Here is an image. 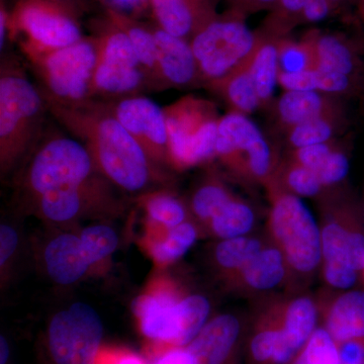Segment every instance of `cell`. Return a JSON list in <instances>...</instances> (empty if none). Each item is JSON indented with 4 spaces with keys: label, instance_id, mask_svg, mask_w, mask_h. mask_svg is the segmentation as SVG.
<instances>
[{
    "label": "cell",
    "instance_id": "obj_24",
    "mask_svg": "<svg viewBox=\"0 0 364 364\" xmlns=\"http://www.w3.org/2000/svg\"><path fill=\"white\" fill-rule=\"evenodd\" d=\"M326 330L338 343L364 339V291H349L332 304Z\"/></svg>",
    "mask_w": 364,
    "mask_h": 364
},
{
    "label": "cell",
    "instance_id": "obj_6",
    "mask_svg": "<svg viewBox=\"0 0 364 364\" xmlns=\"http://www.w3.org/2000/svg\"><path fill=\"white\" fill-rule=\"evenodd\" d=\"M134 308L146 337L176 347L188 346L196 338L210 311L205 296L191 294L179 299L168 289L141 296Z\"/></svg>",
    "mask_w": 364,
    "mask_h": 364
},
{
    "label": "cell",
    "instance_id": "obj_32",
    "mask_svg": "<svg viewBox=\"0 0 364 364\" xmlns=\"http://www.w3.org/2000/svg\"><path fill=\"white\" fill-rule=\"evenodd\" d=\"M141 202L151 221L168 229L186 221V210L183 203L171 193L166 191L149 193L141 198Z\"/></svg>",
    "mask_w": 364,
    "mask_h": 364
},
{
    "label": "cell",
    "instance_id": "obj_31",
    "mask_svg": "<svg viewBox=\"0 0 364 364\" xmlns=\"http://www.w3.org/2000/svg\"><path fill=\"white\" fill-rule=\"evenodd\" d=\"M198 238L195 226L184 222L169 229L166 238L156 242L151 247V255L160 264H168L188 252Z\"/></svg>",
    "mask_w": 364,
    "mask_h": 364
},
{
    "label": "cell",
    "instance_id": "obj_7",
    "mask_svg": "<svg viewBox=\"0 0 364 364\" xmlns=\"http://www.w3.org/2000/svg\"><path fill=\"white\" fill-rule=\"evenodd\" d=\"M92 38L97 53L91 80L92 100H117L149 90L145 72L126 33L107 20Z\"/></svg>",
    "mask_w": 364,
    "mask_h": 364
},
{
    "label": "cell",
    "instance_id": "obj_52",
    "mask_svg": "<svg viewBox=\"0 0 364 364\" xmlns=\"http://www.w3.org/2000/svg\"><path fill=\"white\" fill-rule=\"evenodd\" d=\"M363 26H364V23H363ZM361 48H363V53H364V33H363V46H361Z\"/></svg>",
    "mask_w": 364,
    "mask_h": 364
},
{
    "label": "cell",
    "instance_id": "obj_22",
    "mask_svg": "<svg viewBox=\"0 0 364 364\" xmlns=\"http://www.w3.org/2000/svg\"><path fill=\"white\" fill-rule=\"evenodd\" d=\"M107 20L126 33L147 77L149 90L164 88L158 68L157 46L152 28L142 25L129 14L107 7Z\"/></svg>",
    "mask_w": 364,
    "mask_h": 364
},
{
    "label": "cell",
    "instance_id": "obj_14",
    "mask_svg": "<svg viewBox=\"0 0 364 364\" xmlns=\"http://www.w3.org/2000/svg\"><path fill=\"white\" fill-rule=\"evenodd\" d=\"M349 215L344 221L327 223L321 231L324 273L364 270V233Z\"/></svg>",
    "mask_w": 364,
    "mask_h": 364
},
{
    "label": "cell",
    "instance_id": "obj_17",
    "mask_svg": "<svg viewBox=\"0 0 364 364\" xmlns=\"http://www.w3.org/2000/svg\"><path fill=\"white\" fill-rule=\"evenodd\" d=\"M308 33L315 49L317 69L342 74L364 86L363 48L338 33L318 30Z\"/></svg>",
    "mask_w": 364,
    "mask_h": 364
},
{
    "label": "cell",
    "instance_id": "obj_15",
    "mask_svg": "<svg viewBox=\"0 0 364 364\" xmlns=\"http://www.w3.org/2000/svg\"><path fill=\"white\" fill-rule=\"evenodd\" d=\"M150 7L159 28L188 41L219 16L217 0H150Z\"/></svg>",
    "mask_w": 364,
    "mask_h": 364
},
{
    "label": "cell",
    "instance_id": "obj_3",
    "mask_svg": "<svg viewBox=\"0 0 364 364\" xmlns=\"http://www.w3.org/2000/svg\"><path fill=\"white\" fill-rule=\"evenodd\" d=\"M33 72L42 82L45 97L62 104L75 105L91 98V80L97 63L95 39L82 40L54 50L20 46Z\"/></svg>",
    "mask_w": 364,
    "mask_h": 364
},
{
    "label": "cell",
    "instance_id": "obj_21",
    "mask_svg": "<svg viewBox=\"0 0 364 364\" xmlns=\"http://www.w3.org/2000/svg\"><path fill=\"white\" fill-rule=\"evenodd\" d=\"M46 270L53 282L70 286L79 282L91 267L79 236L60 234L46 246Z\"/></svg>",
    "mask_w": 364,
    "mask_h": 364
},
{
    "label": "cell",
    "instance_id": "obj_37",
    "mask_svg": "<svg viewBox=\"0 0 364 364\" xmlns=\"http://www.w3.org/2000/svg\"><path fill=\"white\" fill-rule=\"evenodd\" d=\"M284 181L291 195L299 198H314L324 188L313 170L306 168L294 160L284 169Z\"/></svg>",
    "mask_w": 364,
    "mask_h": 364
},
{
    "label": "cell",
    "instance_id": "obj_51",
    "mask_svg": "<svg viewBox=\"0 0 364 364\" xmlns=\"http://www.w3.org/2000/svg\"><path fill=\"white\" fill-rule=\"evenodd\" d=\"M51 1L58 2V4H65L67 6H70L71 0H51Z\"/></svg>",
    "mask_w": 364,
    "mask_h": 364
},
{
    "label": "cell",
    "instance_id": "obj_41",
    "mask_svg": "<svg viewBox=\"0 0 364 364\" xmlns=\"http://www.w3.org/2000/svg\"><path fill=\"white\" fill-rule=\"evenodd\" d=\"M334 14L328 0H309L301 14V26L326 20Z\"/></svg>",
    "mask_w": 364,
    "mask_h": 364
},
{
    "label": "cell",
    "instance_id": "obj_23",
    "mask_svg": "<svg viewBox=\"0 0 364 364\" xmlns=\"http://www.w3.org/2000/svg\"><path fill=\"white\" fill-rule=\"evenodd\" d=\"M251 57L227 75L203 85L218 97H222L231 107V112L245 116L261 107L250 70Z\"/></svg>",
    "mask_w": 364,
    "mask_h": 364
},
{
    "label": "cell",
    "instance_id": "obj_1",
    "mask_svg": "<svg viewBox=\"0 0 364 364\" xmlns=\"http://www.w3.org/2000/svg\"><path fill=\"white\" fill-rule=\"evenodd\" d=\"M44 97L48 112L85 146L97 168L111 183L136 193L159 179V168L104 100L69 105Z\"/></svg>",
    "mask_w": 364,
    "mask_h": 364
},
{
    "label": "cell",
    "instance_id": "obj_30",
    "mask_svg": "<svg viewBox=\"0 0 364 364\" xmlns=\"http://www.w3.org/2000/svg\"><path fill=\"white\" fill-rule=\"evenodd\" d=\"M277 52L279 72L299 73L317 69L315 49L309 33L299 42L289 38L277 40Z\"/></svg>",
    "mask_w": 364,
    "mask_h": 364
},
{
    "label": "cell",
    "instance_id": "obj_25",
    "mask_svg": "<svg viewBox=\"0 0 364 364\" xmlns=\"http://www.w3.org/2000/svg\"><path fill=\"white\" fill-rule=\"evenodd\" d=\"M250 70L261 105H267L272 100L279 76L277 40L261 35L259 45L251 57Z\"/></svg>",
    "mask_w": 364,
    "mask_h": 364
},
{
    "label": "cell",
    "instance_id": "obj_28",
    "mask_svg": "<svg viewBox=\"0 0 364 364\" xmlns=\"http://www.w3.org/2000/svg\"><path fill=\"white\" fill-rule=\"evenodd\" d=\"M309 0H277L268 11L260 30L263 37L273 40L287 38L289 33L301 26V14Z\"/></svg>",
    "mask_w": 364,
    "mask_h": 364
},
{
    "label": "cell",
    "instance_id": "obj_49",
    "mask_svg": "<svg viewBox=\"0 0 364 364\" xmlns=\"http://www.w3.org/2000/svg\"><path fill=\"white\" fill-rule=\"evenodd\" d=\"M116 364H145L140 358L136 355H126L119 358Z\"/></svg>",
    "mask_w": 364,
    "mask_h": 364
},
{
    "label": "cell",
    "instance_id": "obj_43",
    "mask_svg": "<svg viewBox=\"0 0 364 364\" xmlns=\"http://www.w3.org/2000/svg\"><path fill=\"white\" fill-rule=\"evenodd\" d=\"M277 0H232L233 7L231 11L246 16L247 14L269 11Z\"/></svg>",
    "mask_w": 364,
    "mask_h": 364
},
{
    "label": "cell",
    "instance_id": "obj_47",
    "mask_svg": "<svg viewBox=\"0 0 364 364\" xmlns=\"http://www.w3.org/2000/svg\"><path fill=\"white\" fill-rule=\"evenodd\" d=\"M11 355L9 341L4 335L0 336V364H6Z\"/></svg>",
    "mask_w": 364,
    "mask_h": 364
},
{
    "label": "cell",
    "instance_id": "obj_38",
    "mask_svg": "<svg viewBox=\"0 0 364 364\" xmlns=\"http://www.w3.org/2000/svg\"><path fill=\"white\" fill-rule=\"evenodd\" d=\"M349 172V159L346 153L337 146L324 162L316 170L322 186H333L346 178Z\"/></svg>",
    "mask_w": 364,
    "mask_h": 364
},
{
    "label": "cell",
    "instance_id": "obj_19",
    "mask_svg": "<svg viewBox=\"0 0 364 364\" xmlns=\"http://www.w3.org/2000/svg\"><path fill=\"white\" fill-rule=\"evenodd\" d=\"M240 334V323L232 315H221L207 323L186 347L193 364H224Z\"/></svg>",
    "mask_w": 364,
    "mask_h": 364
},
{
    "label": "cell",
    "instance_id": "obj_4",
    "mask_svg": "<svg viewBox=\"0 0 364 364\" xmlns=\"http://www.w3.org/2000/svg\"><path fill=\"white\" fill-rule=\"evenodd\" d=\"M105 178L82 143L73 136H47L33 150L23 186L30 200L52 189L86 186Z\"/></svg>",
    "mask_w": 364,
    "mask_h": 364
},
{
    "label": "cell",
    "instance_id": "obj_29",
    "mask_svg": "<svg viewBox=\"0 0 364 364\" xmlns=\"http://www.w3.org/2000/svg\"><path fill=\"white\" fill-rule=\"evenodd\" d=\"M254 222L255 215L252 208L233 198L210 220V226L214 233L225 240L247 234Z\"/></svg>",
    "mask_w": 364,
    "mask_h": 364
},
{
    "label": "cell",
    "instance_id": "obj_34",
    "mask_svg": "<svg viewBox=\"0 0 364 364\" xmlns=\"http://www.w3.org/2000/svg\"><path fill=\"white\" fill-rule=\"evenodd\" d=\"M83 251L90 265L97 264L111 256L119 245V236L107 225H92L81 232Z\"/></svg>",
    "mask_w": 364,
    "mask_h": 364
},
{
    "label": "cell",
    "instance_id": "obj_50",
    "mask_svg": "<svg viewBox=\"0 0 364 364\" xmlns=\"http://www.w3.org/2000/svg\"><path fill=\"white\" fill-rule=\"evenodd\" d=\"M356 14L361 23H364V0H356Z\"/></svg>",
    "mask_w": 364,
    "mask_h": 364
},
{
    "label": "cell",
    "instance_id": "obj_53",
    "mask_svg": "<svg viewBox=\"0 0 364 364\" xmlns=\"http://www.w3.org/2000/svg\"><path fill=\"white\" fill-rule=\"evenodd\" d=\"M363 272H364V270H363Z\"/></svg>",
    "mask_w": 364,
    "mask_h": 364
},
{
    "label": "cell",
    "instance_id": "obj_5",
    "mask_svg": "<svg viewBox=\"0 0 364 364\" xmlns=\"http://www.w3.org/2000/svg\"><path fill=\"white\" fill-rule=\"evenodd\" d=\"M261 41L245 23V16L231 11L218 16L189 41L203 85L227 75L247 61Z\"/></svg>",
    "mask_w": 364,
    "mask_h": 364
},
{
    "label": "cell",
    "instance_id": "obj_40",
    "mask_svg": "<svg viewBox=\"0 0 364 364\" xmlns=\"http://www.w3.org/2000/svg\"><path fill=\"white\" fill-rule=\"evenodd\" d=\"M279 329L263 330L256 334L251 342V353L254 359L264 363L272 360L279 340Z\"/></svg>",
    "mask_w": 364,
    "mask_h": 364
},
{
    "label": "cell",
    "instance_id": "obj_48",
    "mask_svg": "<svg viewBox=\"0 0 364 364\" xmlns=\"http://www.w3.org/2000/svg\"><path fill=\"white\" fill-rule=\"evenodd\" d=\"M328 1L331 4L334 14L338 13L341 9L348 6L349 4H353V6L356 4V0H328Z\"/></svg>",
    "mask_w": 364,
    "mask_h": 364
},
{
    "label": "cell",
    "instance_id": "obj_35",
    "mask_svg": "<svg viewBox=\"0 0 364 364\" xmlns=\"http://www.w3.org/2000/svg\"><path fill=\"white\" fill-rule=\"evenodd\" d=\"M233 198L222 182L210 179L193 193L191 208L198 219L210 221L228 202Z\"/></svg>",
    "mask_w": 364,
    "mask_h": 364
},
{
    "label": "cell",
    "instance_id": "obj_54",
    "mask_svg": "<svg viewBox=\"0 0 364 364\" xmlns=\"http://www.w3.org/2000/svg\"><path fill=\"white\" fill-rule=\"evenodd\" d=\"M340 364H341V363H340Z\"/></svg>",
    "mask_w": 364,
    "mask_h": 364
},
{
    "label": "cell",
    "instance_id": "obj_9",
    "mask_svg": "<svg viewBox=\"0 0 364 364\" xmlns=\"http://www.w3.org/2000/svg\"><path fill=\"white\" fill-rule=\"evenodd\" d=\"M7 36L18 46L60 49L82 40L70 6L51 0H18L9 14Z\"/></svg>",
    "mask_w": 364,
    "mask_h": 364
},
{
    "label": "cell",
    "instance_id": "obj_2",
    "mask_svg": "<svg viewBox=\"0 0 364 364\" xmlns=\"http://www.w3.org/2000/svg\"><path fill=\"white\" fill-rule=\"evenodd\" d=\"M47 104L42 90L13 57L0 65V164L13 168L41 138Z\"/></svg>",
    "mask_w": 364,
    "mask_h": 364
},
{
    "label": "cell",
    "instance_id": "obj_11",
    "mask_svg": "<svg viewBox=\"0 0 364 364\" xmlns=\"http://www.w3.org/2000/svg\"><path fill=\"white\" fill-rule=\"evenodd\" d=\"M104 335L100 316L85 303L72 304L50 322L48 345L56 364H95Z\"/></svg>",
    "mask_w": 364,
    "mask_h": 364
},
{
    "label": "cell",
    "instance_id": "obj_18",
    "mask_svg": "<svg viewBox=\"0 0 364 364\" xmlns=\"http://www.w3.org/2000/svg\"><path fill=\"white\" fill-rule=\"evenodd\" d=\"M277 116L286 130L320 117L345 116L339 97L318 91L286 90L277 102Z\"/></svg>",
    "mask_w": 364,
    "mask_h": 364
},
{
    "label": "cell",
    "instance_id": "obj_42",
    "mask_svg": "<svg viewBox=\"0 0 364 364\" xmlns=\"http://www.w3.org/2000/svg\"><path fill=\"white\" fill-rule=\"evenodd\" d=\"M18 245V235L9 225L0 227V267L4 268L16 252Z\"/></svg>",
    "mask_w": 364,
    "mask_h": 364
},
{
    "label": "cell",
    "instance_id": "obj_12",
    "mask_svg": "<svg viewBox=\"0 0 364 364\" xmlns=\"http://www.w3.org/2000/svg\"><path fill=\"white\" fill-rule=\"evenodd\" d=\"M215 157L235 171L255 179L267 178L273 167L272 148L262 132L238 112L220 117Z\"/></svg>",
    "mask_w": 364,
    "mask_h": 364
},
{
    "label": "cell",
    "instance_id": "obj_20",
    "mask_svg": "<svg viewBox=\"0 0 364 364\" xmlns=\"http://www.w3.org/2000/svg\"><path fill=\"white\" fill-rule=\"evenodd\" d=\"M317 308L310 298L294 299L287 306L284 327L279 329V340L272 360L286 364L309 341L315 332Z\"/></svg>",
    "mask_w": 364,
    "mask_h": 364
},
{
    "label": "cell",
    "instance_id": "obj_36",
    "mask_svg": "<svg viewBox=\"0 0 364 364\" xmlns=\"http://www.w3.org/2000/svg\"><path fill=\"white\" fill-rule=\"evenodd\" d=\"M291 364H340L339 347L327 330L318 328Z\"/></svg>",
    "mask_w": 364,
    "mask_h": 364
},
{
    "label": "cell",
    "instance_id": "obj_39",
    "mask_svg": "<svg viewBox=\"0 0 364 364\" xmlns=\"http://www.w3.org/2000/svg\"><path fill=\"white\" fill-rule=\"evenodd\" d=\"M336 147L334 141L306 146L294 150L293 160L315 172Z\"/></svg>",
    "mask_w": 364,
    "mask_h": 364
},
{
    "label": "cell",
    "instance_id": "obj_10",
    "mask_svg": "<svg viewBox=\"0 0 364 364\" xmlns=\"http://www.w3.org/2000/svg\"><path fill=\"white\" fill-rule=\"evenodd\" d=\"M270 226L289 265L312 272L322 259V236L312 213L299 196L280 193L273 200Z\"/></svg>",
    "mask_w": 364,
    "mask_h": 364
},
{
    "label": "cell",
    "instance_id": "obj_13",
    "mask_svg": "<svg viewBox=\"0 0 364 364\" xmlns=\"http://www.w3.org/2000/svg\"><path fill=\"white\" fill-rule=\"evenodd\" d=\"M104 102L151 161L157 167H173L166 116L162 107L142 95Z\"/></svg>",
    "mask_w": 364,
    "mask_h": 364
},
{
    "label": "cell",
    "instance_id": "obj_27",
    "mask_svg": "<svg viewBox=\"0 0 364 364\" xmlns=\"http://www.w3.org/2000/svg\"><path fill=\"white\" fill-rule=\"evenodd\" d=\"M345 116L326 117L299 124L287 131V142L293 149L333 141L345 126Z\"/></svg>",
    "mask_w": 364,
    "mask_h": 364
},
{
    "label": "cell",
    "instance_id": "obj_8",
    "mask_svg": "<svg viewBox=\"0 0 364 364\" xmlns=\"http://www.w3.org/2000/svg\"><path fill=\"white\" fill-rule=\"evenodd\" d=\"M163 109L174 168H189L215 157L220 117L213 102L188 95Z\"/></svg>",
    "mask_w": 364,
    "mask_h": 364
},
{
    "label": "cell",
    "instance_id": "obj_16",
    "mask_svg": "<svg viewBox=\"0 0 364 364\" xmlns=\"http://www.w3.org/2000/svg\"><path fill=\"white\" fill-rule=\"evenodd\" d=\"M157 46L158 68L164 88L189 87L200 83L198 64L189 41L152 28Z\"/></svg>",
    "mask_w": 364,
    "mask_h": 364
},
{
    "label": "cell",
    "instance_id": "obj_46",
    "mask_svg": "<svg viewBox=\"0 0 364 364\" xmlns=\"http://www.w3.org/2000/svg\"><path fill=\"white\" fill-rule=\"evenodd\" d=\"M7 23H9V13L1 4V11H0V47L4 49V42L7 37Z\"/></svg>",
    "mask_w": 364,
    "mask_h": 364
},
{
    "label": "cell",
    "instance_id": "obj_33",
    "mask_svg": "<svg viewBox=\"0 0 364 364\" xmlns=\"http://www.w3.org/2000/svg\"><path fill=\"white\" fill-rule=\"evenodd\" d=\"M262 249L257 239L242 236L225 239L215 248V260L230 270L243 269Z\"/></svg>",
    "mask_w": 364,
    "mask_h": 364
},
{
    "label": "cell",
    "instance_id": "obj_44",
    "mask_svg": "<svg viewBox=\"0 0 364 364\" xmlns=\"http://www.w3.org/2000/svg\"><path fill=\"white\" fill-rule=\"evenodd\" d=\"M154 364H193V359L186 347H176L160 356Z\"/></svg>",
    "mask_w": 364,
    "mask_h": 364
},
{
    "label": "cell",
    "instance_id": "obj_45",
    "mask_svg": "<svg viewBox=\"0 0 364 364\" xmlns=\"http://www.w3.org/2000/svg\"><path fill=\"white\" fill-rule=\"evenodd\" d=\"M112 9L127 14L126 11H140L144 7L150 6V0H109Z\"/></svg>",
    "mask_w": 364,
    "mask_h": 364
},
{
    "label": "cell",
    "instance_id": "obj_26",
    "mask_svg": "<svg viewBox=\"0 0 364 364\" xmlns=\"http://www.w3.org/2000/svg\"><path fill=\"white\" fill-rule=\"evenodd\" d=\"M284 254L280 249H261L250 262L242 269L249 287L258 291H267L280 284L286 274Z\"/></svg>",
    "mask_w": 364,
    "mask_h": 364
}]
</instances>
